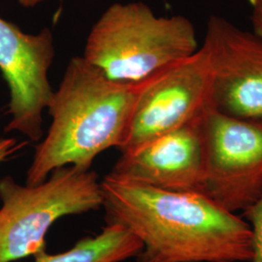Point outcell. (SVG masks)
Here are the masks:
<instances>
[{
    "instance_id": "6da1fadb",
    "label": "cell",
    "mask_w": 262,
    "mask_h": 262,
    "mask_svg": "<svg viewBox=\"0 0 262 262\" xmlns=\"http://www.w3.org/2000/svg\"><path fill=\"white\" fill-rule=\"evenodd\" d=\"M107 223L142 243L138 262H249L252 229L202 192L173 191L114 178L101 181Z\"/></svg>"
},
{
    "instance_id": "7a4b0ae2",
    "label": "cell",
    "mask_w": 262,
    "mask_h": 262,
    "mask_svg": "<svg viewBox=\"0 0 262 262\" xmlns=\"http://www.w3.org/2000/svg\"><path fill=\"white\" fill-rule=\"evenodd\" d=\"M142 82L113 81L83 56L73 57L48 105L52 124L35 148L27 185L44 182L62 166L91 169L99 154L119 149Z\"/></svg>"
},
{
    "instance_id": "3957f363",
    "label": "cell",
    "mask_w": 262,
    "mask_h": 262,
    "mask_svg": "<svg viewBox=\"0 0 262 262\" xmlns=\"http://www.w3.org/2000/svg\"><path fill=\"white\" fill-rule=\"evenodd\" d=\"M198 49L187 18L158 17L143 2L115 3L90 31L83 57L108 79L135 84Z\"/></svg>"
},
{
    "instance_id": "277c9868",
    "label": "cell",
    "mask_w": 262,
    "mask_h": 262,
    "mask_svg": "<svg viewBox=\"0 0 262 262\" xmlns=\"http://www.w3.org/2000/svg\"><path fill=\"white\" fill-rule=\"evenodd\" d=\"M0 262L35 256L46 251V234L62 216L103 206L101 182L91 169L56 168L37 185L0 180Z\"/></svg>"
},
{
    "instance_id": "5b68a950",
    "label": "cell",
    "mask_w": 262,
    "mask_h": 262,
    "mask_svg": "<svg viewBox=\"0 0 262 262\" xmlns=\"http://www.w3.org/2000/svg\"><path fill=\"white\" fill-rule=\"evenodd\" d=\"M213 103V72L206 49L142 82L119 150H135L204 115Z\"/></svg>"
},
{
    "instance_id": "8992f818",
    "label": "cell",
    "mask_w": 262,
    "mask_h": 262,
    "mask_svg": "<svg viewBox=\"0 0 262 262\" xmlns=\"http://www.w3.org/2000/svg\"><path fill=\"white\" fill-rule=\"evenodd\" d=\"M202 193L235 213L262 196V119H240L211 108L204 123Z\"/></svg>"
},
{
    "instance_id": "52a82bcc",
    "label": "cell",
    "mask_w": 262,
    "mask_h": 262,
    "mask_svg": "<svg viewBox=\"0 0 262 262\" xmlns=\"http://www.w3.org/2000/svg\"><path fill=\"white\" fill-rule=\"evenodd\" d=\"M54 57L50 28L30 34L0 18V71L10 92L7 132L18 131L33 142L42 138L43 112L54 94L48 78Z\"/></svg>"
},
{
    "instance_id": "ba28073f",
    "label": "cell",
    "mask_w": 262,
    "mask_h": 262,
    "mask_svg": "<svg viewBox=\"0 0 262 262\" xmlns=\"http://www.w3.org/2000/svg\"><path fill=\"white\" fill-rule=\"evenodd\" d=\"M202 46L213 72V103L225 115L262 119V36L212 16Z\"/></svg>"
},
{
    "instance_id": "9c48e42d",
    "label": "cell",
    "mask_w": 262,
    "mask_h": 262,
    "mask_svg": "<svg viewBox=\"0 0 262 262\" xmlns=\"http://www.w3.org/2000/svg\"><path fill=\"white\" fill-rule=\"evenodd\" d=\"M207 112L135 150L123 152L109 175L161 189L202 192L205 176L203 123Z\"/></svg>"
},
{
    "instance_id": "30bf717a",
    "label": "cell",
    "mask_w": 262,
    "mask_h": 262,
    "mask_svg": "<svg viewBox=\"0 0 262 262\" xmlns=\"http://www.w3.org/2000/svg\"><path fill=\"white\" fill-rule=\"evenodd\" d=\"M142 243L128 229L119 224L103 227L99 234L86 237L64 253H38L35 262H122L137 256Z\"/></svg>"
},
{
    "instance_id": "8fae6325",
    "label": "cell",
    "mask_w": 262,
    "mask_h": 262,
    "mask_svg": "<svg viewBox=\"0 0 262 262\" xmlns=\"http://www.w3.org/2000/svg\"><path fill=\"white\" fill-rule=\"evenodd\" d=\"M244 214L250 221L252 229L253 254L249 262H262V196Z\"/></svg>"
},
{
    "instance_id": "7c38bea8",
    "label": "cell",
    "mask_w": 262,
    "mask_h": 262,
    "mask_svg": "<svg viewBox=\"0 0 262 262\" xmlns=\"http://www.w3.org/2000/svg\"><path fill=\"white\" fill-rule=\"evenodd\" d=\"M24 144V143H23ZM23 144H18L16 139L6 138L0 139V163L8 159L14 152L19 150Z\"/></svg>"
},
{
    "instance_id": "4fadbf2b",
    "label": "cell",
    "mask_w": 262,
    "mask_h": 262,
    "mask_svg": "<svg viewBox=\"0 0 262 262\" xmlns=\"http://www.w3.org/2000/svg\"><path fill=\"white\" fill-rule=\"evenodd\" d=\"M252 23H253L254 32L262 36V6L253 8Z\"/></svg>"
},
{
    "instance_id": "5bb4252c",
    "label": "cell",
    "mask_w": 262,
    "mask_h": 262,
    "mask_svg": "<svg viewBox=\"0 0 262 262\" xmlns=\"http://www.w3.org/2000/svg\"><path fill=\"white\" fill-rule=\"evenodd\" d=\"M44 1H46V0H18V2L21 6L27 7V8L34 7V6H36V5L40 4L41 2H44Z\"/></svg>"
},
{
    "instance_id": "9a60e30c",
    "label": "cell",
    "mask_w": 262,
    "mask_h": 262,
    "mask_svg": "<svg viewBox=\"0 0 262 262\" xmlns=\"http://www.w3.org/2000/svg\"><path fill=\"white\" fill-rule=\"evenodd\" d=\"M249 2L251 3V5L253 8H257V7H261L262 0H249Z\"/></svg>"
}]
</instances>
